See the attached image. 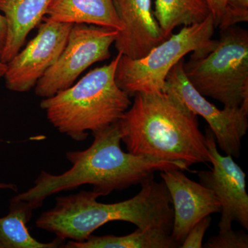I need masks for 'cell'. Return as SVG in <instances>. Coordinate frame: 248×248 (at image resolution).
Instances as JSON below:
<instances>
[{
  "mask_svg": "<svg viewBox=\"0 0 248 248\" xmlns=\"http://www.w3.org/2000/svg\"><path fill=\"white\" fill-rule=\"evenodd\" d=\"M93 135L94 140L87 149L67 152L66 159L72 164L68 170L60 174L42 170L35 185L15 197L35 204L38 208L50 196L81 186H93V192L103 197L141 184L155 171L188 170L183 163L137 156L122 151L118 122Z\"/></svg>",
  "mask_w": 248,
  "mask_h": 248,
  "instance_id": "cell-1",
  "label": "cell"
},
{
  "mask_svg": "<svg viewBox=\"0 0 248 248\" xmlns=\"http://www.w3.org/2000/svg\"><path fill=\"white\" fill-rule=\"evenodd\" d=\"M119 121L127 151L137 156L181 162L210 163L198 116L171 94L139 93Z\"/></svg>",
  "mask_w": 248,
  "mask_h": 248,
  "instance_id": "cell-2",
  "label": "cell"
},
{
  "mask_svg": "<svg viewBox=\"0 0 248 248\" xmlns=\"http://www.w3.org/2000/svg\"><path fill=\"white\" fill-rule=\"evenodd\" d=\"M141 186L133 198L115 203H99V196L93 190L57 197L53 208L38 217L36 226L60 239L78 242L114 221L128 222L140 229L159 228L171 232L173 209L164 183L156 182L152 175Z\"/></svg>",
  "mask_w": 248,
  "mask_h": 248,
  "instance_id": "cell-3",
  "label": "cell"
},
{
  "mask_svg": "<svg viewBox=\"0 0 248 248\" xmlns=\"http://www.w3.org/2000/svg\"><path fill=\"white\" fill-rule=\"evenodd\" d=\"M122 53L108 64L94 68L77 84L40 103L54 128L76 141L117 123L132 102L117 86L115 71Z\"/></svg>",
  "mask_w": 248,
  "mask_h": 248,
  "instance_id": "cell-4",
  "label": "cell"
},
{
  "mask_svg": "<svg viewBox=\"0 0 248 248\" xmlns=\"http://www.w3.org/2000/svg\"><path fill=\"white\" fill-rule=\"evenodd\" d=\"M220 30L213 47L184 62V72L203 97L224 107L248 108V31L237 25Z\"/></svg>",
  "mask_w": 248,
  "mask_h": 248,
  "instance_id": "cell-5",
  "label": "cell"
},
{
  "mask_svg": "<svg viewBox=\"0 0 248 248\" xmlns=\"http://www.w3.org/2000/svg\"><path fill=\"white\" fill-rule=\"evenodd\" d=\"M215 29L210 14L203 22L172 34L143 58L132 59L122 54L115 71L117 86L130 97L139 93L163 92L166 78L174 65L191 52L213 46Z\"/></svg>",
  "mask_w": 248,
  "mask_h": 248,
  "instance_id": "cell-6",
  "label": "cell"
},
{
  "mask_svg": "<svg viewBox=\"0 0 248 248\" xmlns=\"http://www.w3.org/2000/svg\"><path fill=\"white\" fill-rule=\"evenodd\" d=\"M118 33V31L108 28L73 24L60 57L36 84V95L53 97L73 85L89 67L109 59L111 46Z\"/></svg>",
  "mask_w": 248,
  "mask_h": 248,
  "instance_id": "cell-7",
  "label": "cell"
},
{
  "mask_svg": "<svg viewBox=\"0 0 248 248\" xmlns=\"http://www.w3.org/2000/svg\"><path fill=\"white\" fill-rule=\"evenodd\" d=\"M184 59L170 71L163 92L177 97L196 115L202 116L213 131L217 146L226 155L239 158L241 141L248 129V108L224 107L220 110L208 102L187 79Z\"/></svg>",
  "mask_w": 248,
  "mask_h": 248,
  "instance_id": "cell-8",
  "label": "cell"
},
{
  "mask_svg": "<svg viewBox=\"0 0 248 248\" xmlns=\"http://www.w3.org/2000/svg\"><path fill=\"white\" fill-rule=\"evenodd\" d=\"M205 139L210 155L211 170L198 173L200 184L210 189L221 206L219 231L231 229L233 221L248 229V195L246 174L229 155H222L218 151L216 140L211 129L205 130Z\"/></svg>",
  "mask_w": 248,
  "mask_h": 248,
  "instance_id": "cell-9",
  "label": "cell"
},
{
  "mask_svg": "<svg viewBox=\"0 0 248 248\" xmlns=\"http://www.w3.org/2000/svg\"><path fill=\"white\" fill-rule=\"evenodd\" d=\"M73 24L44 21L37 35L6 63L4 78L9 91L25 93L57 61L68 40Z\"/></svg>",
  "mask_w": 248,
  "mask_h": 248,
  "instance_id": "cell-10",
  "label": "cell"
},
{
  "mask_svg": "<svg viewBox=\"0 0 248 248\" xmlns=\"http://www.w3.org/2000/svg\"><path fill=\"white\" fill-rule=\"evenodd\" d=\"M170 197L173 209L171 236L181 246L192 227L205 217L221 213L215 193L202 184L191 180L182 170L161 171L160 174Z\"/></svg>",
  "mask_w": 248,
  "mask_h": 248,
  "instance_id": "cell-11",
  "label": "cell"
},
{
  "mask_svg": "<svg viewBox=\"0 0 248 248\" xmlns=\"http://www.w3.org/2000/svg\"><path fill=\"white\" fill-rule=\"evenodd\" d=\"M122 24L115 42L118 53L132 59L146 56L166 40L156 22L152 0H113Z\"/></svg>",
  "mask_w": 248,
  "mask_h": 248,
  "instance_id": "cell-12",
  "label": "cell"
},
{
  "mask_svg": "<svg viewBox=\"0 0 248 248\" xmlns=\"http://www.w3.org/2000/svg\"><path fill=\"white\" fill-rule=\"evenodd\" d=\"M52 0H0L7 35L0 62L7 63L20 51L28 35L42 20Z\"/></svg>",
  "mask_w": 248,
  "mask_h": 248,
  "instance_id": "cell-13",
  "label": "cell"
},
{
  "mask_svg": "<svg viewBox=\"0 0 248 248\" xmlns=\"http://www.w3.org/2000/svg\"><path fill=\"white\" fill-rule=\"evenodd\" d=\"M43 21L85 24L122 30L113 0H52Z\"/></svg>",
  "mask_w": 248,
  "mask_h": 248,
  "instance_id": "cell-14",
  "label": "cell"
},
{
  "mask_svg": "<svg viewBox=\"0 0 248 248\" xmlns=\"http://www.w3.org/2000/svg\"><path fill=\"white\" fill-rule=\"evenodd\" d=\"M35 204L13 197L10 202L9 213L0 217V248H63L65 240L56 237L52 242L42 243L32 237L27 224Z\"/></svg>",
  "mask_w": 248,
  "mask_h": 248,
  "instance_id": "cell-15",
  "label": "cell"
},
{
  "mask_svg": "<svg viewBox=\"0 0 248 248\" xmlns=\"http://www.w3.org/2000/svg\"><path fill=\"white\" fill-rule=\"evenodd\" d=\"M66 248H180L171 232L159 228L140 229L125 236H94L81 242L68 240Z\"/></svg>",
  "mask_w": 248,
  "mask_h": 248,
  "instance_id": "cell-16",
  "label": "cell"
},
{
  "mask_svg": "<svg viewBox=\"0 0 248 248\" xmlns=\"http://www.w3.org/2000/svg\"><path fill=\"white\" fill-rule=\"evenodd\" d=\"M209 15L204 0H155V17L166 38L175 28L198 24Z\"/></svg>",
  "mask_w": 248,
  "mask_h": 248,
  "instance_id": "cell-17",
  "label": "cell"
},
{
  "mask_svg": "<svg viewBox=\"0 0 248 248\" xmlns=\"http://www.w3.org/2000/svg\"><path fill=\"white\" fill-rule=\"evenodd\" d=\"M219 29L248 21V0H204Z\"/></svg>",
  "mask_w": 248,
  "mask_h": 248,
  "instance_id": "cell-18",
  "label": "cell"
},
{
  "mask_svg": "<svg viewBox=\"0 0 248 248\" xmlns=\"http://www.w3.org/2000/svg\"><path fill=\"white\" fill-rule=\"evenodd\" d=\"M207 248H248V236L244 231H234L232 229L218 232L205 243Z\"/></svg>",
  "mask_w": 248,
  "mask_h": 248,
  "instance_id": "cell-19",
  "label": "cell"
},
{
  "mask_svg": "<svg viewBox=\"0 0 248 248\" xmlns=\"http://www.w3.org/2000/svg\"><path fill=\"white\" fill-rule=\"evenodd\" d=\"M212 218L210 215L205 217L192 227V229L184 240L181 248H202L203 247L204 235L211 224Z\"/></svg>",
  "mask_w": 248,
  "mask_h": 248,
  "instance_id": "cell-20",
  "label": "cell"
},
{
  "mask_svg": "<svg viewBox=\"0 0 248 248\" xmlns=\"http://www.w3.org/2000/svg\"><path fill=\"white\" fill-rule=\"evenodd\" d=\"M7 35V26L4 16L0 12V57L4 50Z\"/></svg>",
  "mask_w": 248,
  "mask_h": 248,
  "instance_id": "cell-21",
  "label": "cell"
},
{
  "mask_svg": "<svg viewBox=\"0 0 248 248\" xmlns=\"http://www.w3.org/2000/svg\"><path fill=\"white\" fill-rule=\"evenodd\" d=\"M6 70V63L0 62V79L4 78Z\"/></svg>",
  "mask_w": 248,
  "mask_h": 248,
  "instance_id": "cell-22",
  "label": "cell"
}]
</instances>
